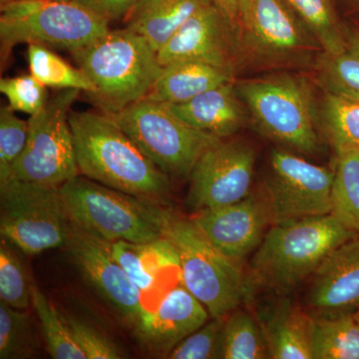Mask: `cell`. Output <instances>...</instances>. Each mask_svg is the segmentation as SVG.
<instances>
[{
  "instance_id": "1",
  "label": "cell",
  "mask_w": 359,
  "mask_h": 359,
  "mask_svg": "<svg viewBox=\"0 0 359 359\" xmlns=\"http://www.w3.org/2000/svg\"><path fill=\"white\" fill-rule=\"evenodd\" d=\"M80 175L104 186L159 201L170 192V177L105 113L69 115Z\"/></svg>"
},
{
  "instance_id": "2",
  "label": "cell",
  "mask_w": 359,
  "mask_h": 359,
  "mask_svg": "<svg viewBox=\"0 0 359 359\" xmlns=\"http://www.w3.org/2000/svg\"><path fill=\"white\" fill-rule=\"evenodd\" d=\"M73 56L95 87L90 100L108 115L145 98L163 69L147 40L128 28L109 30Z\"/></svg>"
},
{
  "instance_id": "3",
  "label": "cell",
  "mask_w": 359,
  "mask_h": 359,
  "mask_svg": "<svg viewBox=\"0 0 359 359\" xmlns=\"http://www.w3.org/2000/svg\"><path fill=\"white\" fill-rule=\"evenodd\" d=\"M356 233L332 214L271 224L252 259V280L276 292L294 289Z\"/></svg>"
},
{
  "instance_id": "4",
  "label": "cell",
  "mask_w": 359,
  "mask_h": 359,
  "mask_svg": "<svg viewBox=\"0 0 359 359\" xmlns=\"http://www.w3.org/2000/svg\"><path fill=\"white\" fill-rule=\"evenodd\" d=\"M71 224L106 243L146 244L164 237L168 210L86 177L59 188Z\"/></svg>"
},
{
  "instance_id": "5",
  "label": "cell",
  "mask_w": 359,
  "mask_h": 359,
  "mask_svg": "<svg viewBox=\"0 0 359 359\" xmlns=\"http://www.w3.org/2000/svg\"><path fill=\"white\" fill-rule=\"evenodd\" d=\"M108 25L109 22L72 0H13L2 4V65L14 47L22 43L44 45L75 53L109 32Z\"/></svg>"
},
{
  "instance_id": "6",
  "label": "cell",
  "mask_w": 359,
  "mask_h": 359,
  "mask_svg": "<svg viewBox=\"0 0 359 359\" xmlns=\"http://www.w3.org/2000/svg\"><path fill=\"white\" fill-rule=\"evenodd\" d=\"M236 88L266 136L302 154L318 152L313 91L304 78L282 73L236 81Z\"/></svg>"
},
{
  "instance_id": "7",
  "label": "cell",
  "mask_w": 359,
  "mask_h": 359,
  "mask_svg": "<svg viewBox=\"0 0 359 359\" xmlns=\"http://www.w3.org/2000/svg\"><path fill=\"white\" fill-rule=\"evenodd\" d=\"M164 237L178 252L182 283L212 318H226L240 306L247 285L237 262L219 252L192 219L168 211Z\"/></svg>"
},
{
  "instance_id": "8",
  "label": "cell",
  "mask_w": 359,
  "mask_h": 359,
  "mask_svg": "<svg viewBox=\"0 0 359 359\" xmlns=\"http://www.w3.org/2000/svg\"><path fill=\"white\" fill-rule=\"evenodd\" d=\"M110 116L156 166L177 179L190 178L203 153L222 140L193 128L166 104L146 98Z\"/></svg>"
},
{
  "instance_id": "9",
  "label": "cell",
  "mask_w": 359,
  "mask_h": 359,
  "mask_svg": "<svg viewBox=\"0 0 359 359\" xmlns=\"http://www.w3.org/2000/svg\"><path fill=\"white\" fill-rule=\"evenodd\" d=\"M71 222L60 190L11 179L0 184V233L27 256L66 247Z\"/></svg>"
},
{
  "instance_id": "10",
  "label": "cell",
  "mask_w": 359,
  "mask_h": 359,
  "mask_svg": "<svg viewBox=\"0 0 359 359\" xmlns=\"http://www.w3.org/2000/svg\"><path fill=\"white\" fill-rule=\"evenodd\" d=\"M80 92L59 90L43 109L30 116L27 142L11 179L60 188L79 176L69 115Z\"/></svg>"
},
{
  "instance_id": "11",
  "label": "cell",
  "mask_w": 359,
  "mask_h": 359,
  "mask_svg": "<svg viewBox=\"0 0 359 359\" xmlns=\"http://www.w3.org/2000/svg\"><path fill=\"white\" fill-rule=\"evenodd\" d=\"M238 35L245 61L257 65H302L323 53L285 0H247Z\"/></svg>"
},
{
  "instance_id": "12",
  "label": "cell",
  "mask_w": 359,
  "mask_h": 359,
  "mask_svg": "<svg viewBox=\"0 0 359 359\" xmlns=\"http://www.w3.org/2000/svg\"><path fill=\"white\" fill-rule=\"evenodd\" d=\"M334 180V169L273 149L264 188L273 224L332 214Z\"/></svg>"
},
{
  "instance_id": "13",
  "label": "cell",
  "mask_w": 359,
  "mask_h": 359,
  "mask_svg": "<svg viewBox=\"0 0 359 359\" xmlns=\"http://www.w3.org/2000/svg\"><path fill=\"white\" fill-rule=\"evenodd\" d=\"M256 158L252 146L243 140L222 139L208 148L191 173L187 209L196 214L249 197Z\"/></svg>"
},
{
  "instance_id": "14",
  "label": "cell",
  "mask_w": 359,
  "mask_h": 359,
  "mask_svg": "<svg viewBox=\"0 0 359 359\" xmlns=\"http://www.w3.org/2000/svg\"><path fill=\"white\" fill-rule=\"evenodd\" d=\"M157 54L162 66L198 61L235 73L245 62L237 28L212 0L196 11Z\"/></svg>"
},
{
  "instance_id": "15",
  "label": "cell",
  "mask_w": 359,
  "mask_h": 359,
  "mask_svg": "<svg viewBox=\"0 0 359 359\" xmlns=\"http://www.w3.org/2000/svg\"><path fill=\"white\" fill-rule=\"evenodd\" d=\"M65 248L86 282L138 327L148 313L143 294L112 257L107 243L72 224Z\"/></svg>"
},
{
  "instance_id": "16",
  "label": "cell",
  "mask_w": 359,
  "mask_h": 359,
  "mask_svg": "<svg viewBox=\"0 0 359 359\" xmlns=\"http://www.w3.org/2000/svg\"><path fill=\"white\" fill-rule=\"evenodd\" d=\"M191 219L219 252L237 263L259 248L273 224L264 195L252 194L235 204L196 212Z\"/></svg>"
},
{
  "instance_id": "17",
  "label": "cell",
  "mask_w": 359,
  "mask_h": 359,
  "mask_svg": "<svg viewBox=\"0 0 359 359\" xmlns=\"http://www.w3.org/2000/svg\"><path fill=\"white\" fill-rule=\"evenodd\" d=\"M306 302L318 316L359 309V233L335 248L311 276Z\"/></svg>"
},
{
  "instance_id": "18",
  "label": "cell",
  "mask_w": 359,
  "mask_h": 359,
  "mask_svg": "<svg viewBox=\"0 0 359 359\" xmlns=\"http://www.w3.org/2000/svg\"><path fill=\"white\" fill-rule=\"evenodd\" d=\"M209 316L204 304L181 283L148 311L137 332L148 347L169 355L182 340L204 325Z\"/></svg>"
},
{
  "instance_id": "19",
  "label": "cell",
  "mask_w": 359,
  "mask_h": 359,
  "mask_svg": "<svg viewBox=\"0 0 359 359\" xmlns=\"http://www.w3.org/2000/svg\"><path fill=\"white\" fill-rule=\"evenodd\" d=\"M166 105L193 128L221 139L238 133L247 118L236 80L208 90L187 102Z\"/></svg>"
},
{
  "instance_id": "20",
  "label": "cell",
  "mask_w": 359,
  "mask_h": 359,
  "mask_svg": "<svg viewBox=\"0 0 359 359\" xmlns=\"http://www.w3.org/2000/svg\"><path fill=\"white\" fill-rule=\"evenodd\" d=\"M236 73L198 61H181L163 66L160 76L145 97L163 104H180L208 90L235 81Z\"/></svg>"
},
{
  "instance_id": "21",
  "label": "cell",
  "mask_w": 359,
  "mask_h": 359,
  "mask_svg": "<svg viewBox=\"0 0 359 359\" xmlns=\"http://www.w3.org/2000/svg\"><path fill=\"white\" fill-rule=\"evenodd\" d=\"M211 0H139L127 18L126 28L159 52L196 11Z\"/></svg>"
},
{
  "instance_id": "22",
  "label": "cell",
  "mask_w": 359,
  "mask_h": 359,
  "mask_svg": "<svg viewBox=\"0 0 359 359\" xmlns=\"http://www.w3.org/2000/svg\"><path fill=\"white\" fill-rule=\"evenodd\" d=\"M313 316L283 302L269 313L263 332L269 358L313 359Z\"/></svg>"
},
{
  "instance_id": "23",
  "label": "cell",
  "mask_w": 359,
  "mask_h": 359,
  "mask_svg": "<svg viewBox=\"0 0 359 359\" xmlns=\"http://www.w3.org/2000/svg\"><path fill=\"white\" fill-rule=\"evenodd\" d=\"M313 359H359V320L355 313L314 316Z\"/></svg>"
},
{
  "instance_id": "24",
  "label": "cell",
  "mask_w": 359,
  "mask_h": 359,
  "mask_svg": "<svg viewBox=\"0 0 359 359\" xmlns=\"http://www.w3.org/2000/svg\"><path fill=\"white\" fill-rule=\"evenodd\" d=\"M302 25L320 45L323 53L334 56L349 46L332 0H285Z\"/></svg>"
},
{
  "instance_id": "25",
  "label": "cell",
  "mask_w": 359,
  "mask_h": 359,
  "mask_svg": "<svg viewBox=\"0 0 359 359\" xmlns=\"http://www.w3.org/2000/svg\"><path fill=\"white\" fill-rule=\"evenodd\" d=\"M320 127L337 155L359 152V102L325 92L320 107Z\"/></svg>"
},
{
  "instance_id": "26",
  "label": "cell",
  "mask_w": 359,
  "mask_h": 359,
  "mask_svg": "<svg viewBox=\"0 0 359 359\" xmlns=\"http://www.w3.org/2000/svg\"><path fill=\"white\" fill-rule=\"evenodd\" d=\"M28 65L30 74L46 87L63 90L76 89L93 93L95 87L81 68H75L49 47L28 44Z\"/></svg>"
},
{
  "instance_id": "27",
  "label": "cell",
  "mask_w": 359,
  "mask_h": 359,
  "mask_svg": "<svg viewBox=\"0 0 359 359\" xmlns=\"http://www.w3.org/2000/svg\"><path fill=\"white\" fill-rule=\"evenodd\" d=\"M337 156L332 214L349 230L359 233V152Z\"/></svg>"
},
{
  "instance_id": "28",
  "label": "cell",
  "mask_w": 359,
  "mask_h": 359,
  "mask_svg": "<svg viewBox=\"0 0 359 359\" xmlns=\"http://www.w3.org/2000/svg\"><path fill=\"white\" fill-rule=\"evenodd\" d=\"M221 358H269L263 328L247 311L235 309L224 320Z\"/></svg>"
},
{
  "instance_id": "29",
  "label": "cell",
  "mask_w": 359,
  "mask_h": 359,
  "mask_svg": "<svg viewBox=\"0 0 359 359\" xmlns=\"http://www.w3.org/2000/svg\"><path fill=\"white\" fill-rule=\"evenodd\" d=\"M32 306L41 323L47 351L54 359H87L71 332L65 314L33 285Z\"/></svg>"
},
{
  "instance_id": "30",
  "label": "cell",
  "mask_w": 359,
  "mask_h": 359,
  "mask_svg": "<svg viewBox=\"0 0 359 359\" xmlns=\"http://www.w3.org/2000/svg\"><path fill=\"white\" fill-rule=\"evenodd\" d=\"M13 245L1 238L0 245V301L11 308L27 311L32 306L33 285L27 269Z\"/></svg>"
},
{
  "instance_id": "31",
  "label": "cell",
  "mask_w": 359,
  "mask_h": 359,
  "mask_svg": "<svg viewBox=\"0 0 359 359\" xmlns=\"http://www.w3.org/2000/svg\"><path fill=\"white\" fill-rule=\"evenodd\" d=\"M320 77L327 91L359 102V51L349 44L337 55L321 53Z\"/></svg>"
},
{
  "instance_id": "32",
  "label": "cell",
  "mask_w": 359,
  "mask_h": 359,
  "mask_svg": "<svg viewBox=\"0 0 359 359\" xmlns=\"http://www.w3.org/2000/svg\"><path fill=\"white\" fill-rule=\"evenodd\" d=\"M29 314L0 301V358H30L34 353Z\"/></svg>"
},
{
  "instance_id": "33",
  "label": "cell",
  "mask_w": 359,
  "mask_h": 359,
  "mask_svg": "<svg viewBox=\"0 0 359 359\" xmlns=\"http://www.w3.org/2000/svg\"><path fill=\"white\" fill-rule=\"evenodd\" d=\"M15 112L9 105L0 108V184L11 179L29 133V122L20 119Z\"/></svg>"
},
{
  "instance_id": "34",
  "label": "cell",
  "mask_w": 359,
  "mask_h": 359,
  "mask_svg": "<svg viewBox=\"0 0 359 359\" xmlns=\"http://www.w3.org/2000/svg\"><path fill=\"white\" fill-rule=\"evenodd\" d=\"M107 245L112 257L141 290L143 297L156 290L158 283L151 273L147 243L139 244L128 241H116L107 243Z\"/></svg>"
},
{
  "instance_id": "35",
  "label": "cell",
  "mask_w": 359,
  "mask_h": 359,
  "mask_svg": "<svg viewBox=\"0 0 359 359\" xmlns=\"http://www.w3.org/2000/svg\"><path fill=\"white\" fill-rule=\"evenodd\" d=\"M0 92L14 111L29 116L39 113L49 100L47 87L32 74L2 78Z\"/></svg>"
},
{
  "instance_id": "36",
  "label": "cell",
  "mask_w": 359,
  "mask_h": 359,
  "mask_svg": "<svg viewBox=\"0 0 359 359\" xmlns=\"http://www.w3.org/2000/svg\"><path fill=\"white\" fill-rule=\"evenodd\" d=\"M224 318H212L175 347L167 356L172 359L221 358Z\"/></svg>"
},
{
  "instance_id": "37",
  "label": "cell",
  "mask_w": 359,
  "mask_h": 359,
  "mask_svg": "<svg viewBox=\"0 0 359 359\" xmlns=\"http://www.w3.org/2000/svg\"><path fill=\"white\" fill-rule=\"evenodd\" d=\"M65 316L75 341L82 349L87 359H119L123 358L121 351L114 342L108 339L102 332L79 318L66 316V314Z\"/></svg>"
},
{
  "instance_id": "38",
  "label": "cell",
  "mask_w": 359,
  "mask_h": 359,
  "mask_svg": "<svg viewBox=\"0 0 359 359\" xmlns=\"http://www.w3.org/2000/svg\"><path fill=\"white\" fill-rule=\"evenodd\" d=\"M99 18L110 22L127 18L139 0H72Z\"/></svg>"
},
{
  "instance_id": "39",
  "label": "cell",
  "mask_w": 359,
  "mask_h": 359,
  "mask_svg": "<svg viewBox=\"0 0 359 359\" xmlns=\"http://www.w3.org/2000/svg\"><path fill=\"white\" fill-rule=\"evenodd\" d=\"M238 30V20L247 0H212Z\"/></svg>"
},
{
  "instance_id": "40",
  "label": "cell",
  "mask_w": 359,
  "mask_h": 359,
  "mask_svg": "<svg viewBox=\"0 0 359 359\" xmlns=\"http://www.w3.org/2000/svg\"><path fill=\"white\" fill-rule=\"evenodd\" d=\"M349 44L354 47V48L358 49L359 51V30L353 35V39H351V42H349Z\"/></svg>"
},
{
  "instance_id": "41",
  "label": "cell",
  "mask_w": 359,
  "mask_h": 359,
  "mask_svg": "<svg viewBox=\"0 0 359 359\" xmlns=\"http://www.w3.org/2000/svg\"><path fill=\"white\" fill-rule=\"evenodd\" d=\"M351 6H353L354 8L359 11V0H347Z\"/></svg>"
},
{
  "instance_id": "42",
  "label": "cell",
  "mask_w": 359,
  "mask_h": 359,
  "mask_svg": "<svg viewBox=\"0 0 359 359\" xmlns=\"http://www.w3.org/2000/svg\"><path fill=\"white\" fill-rule=\"evenodd\" d=\"M354 313H355L356 318H358V320H359V309Z\"/></svg>"
},
{
  "instance_id": "43",
  "label": "cell",
  "mask_w": 359,
  "mask_h": 359,
  "mask_svg": "<svg viewBox=\"0 0 359 359\" xmlns=\"http://www.w3.org/2000/svg\"><path fill=\"white\" fill-rule=\"evenodd\" d=\"M59 1H69V0H59Z\"/></svg>"
}]
</instances>
